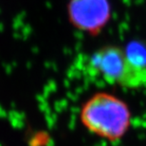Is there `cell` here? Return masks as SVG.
<instances>
[{"mask_svg": "<svg viewBox=\"0 0 146 146\" xmlns=\"http://www.w3.org/2000/svg\"><path fill=\"white\" fill-rule=\"evenodd\" d=\"M81 121L94 135L109 141H118L129 129L131 112L121 99L106 92H99L82 107Z\"/></svg>", "mask_w": 146, "mask_h": 146, "instance_id": "cell-1", "label": "cell"}, {"mask_svg": "<svg viewBox=\"0 0 146 146\" xmlns=\"http://www.w3.org/2000/svg\"><path fill=\"white\" fill-rule=\"evenodd\" d=\"M87 68L109 84L132 89L146 86V66L136 63L119 46H106L95 50Z\"/></svg>", "mask_w": 146, "mask_h": 146, "instance_id": "cell-2", "label": "cell"}]
</instances>
